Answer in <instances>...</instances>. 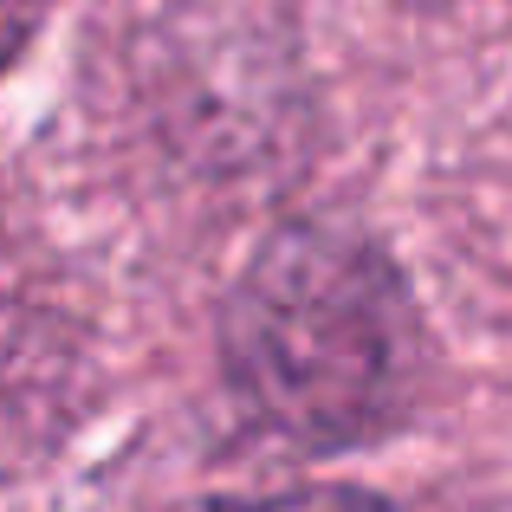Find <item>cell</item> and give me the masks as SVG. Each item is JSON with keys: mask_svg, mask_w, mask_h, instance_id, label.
I'll list each match as a JSON object with an SVG mask.
<instances>
[{"mask_svg": "<svg viewBox=\"0 0 512 512\" xmlns=\"http://www.w3.org/2000/svg\"><path fill=\"white\" fill-rule=\"evenodd\" d=\"M169 512H402L383 493L350 487V480H318V487H279V493H201Z\"/></svg>", "mask_w": 512, "mask_h": 512, "instance_id": "7a4b0ae2", "label": "cell"}, {"mask_svg": "<svg viewBox=\"0 0 512 512\" xmlns=\"http://www.w3.org/2000/svg\"><path fill=\"white\" fill-rule=\"evenodd\" d=\"M402 7H422V13H441V7H474V0H402Z\"/></svg>", "mask_w": 512, "mask_h": 512, "instance_id": "3957f363", "label": "cell"}, {"mask_svg": "<svg viewBox=\"0 0 512 512\" xmlns=\"http://www.w3.org/2000/svg\"><path fill=\"white\" fill-rule=\"evenodd\" d=\"M428 363L396 260L338 221H286L221 305V370L266 435L312 454L363 448L409 415Z\"/></svg>", "mask_w": 512, "mask_h": 512, "instance_id": "6da1fadb", "label": "cell"}]
</instances>
